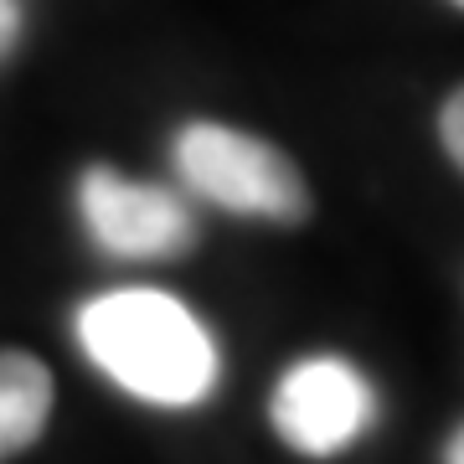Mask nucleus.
I'll use <instances>...</instances> for the list:
<instances>
[{"mask_svg":"<svg viewBox=\"0 0 464 464\" xmlns=\"http://www.w3.org/2000/svg\"><path fill=\"white\" fill-rule=\"evenodd\" d=\"M449 464H464V429L454 433V444H449Z\"/></svg>","mask_w":464,"mask_h":464,"instance_id":"nucleus-8","label":"nucleus"},{"mask_svg":"<svg viewBox=\"0 0 464 464\" xmlns=\"http://www.w3.org/2000/svg\"><path fill=\"white\" fill-rule=\"evenodd\" d=\"M21 36V0H0V57L16 47Z\"/></svg>","mask_w":464,"mask_h":464,"instance_id":"nucleus-7","label":"nucleus"},{"mask_svg":"<svg viewBox=\"0 0 464 464\" xmlns=\"http://www.w3.org/2000/svg\"><path fill=\"white\" fill-rule=\"evenodd\" d=\"M78 207L93 243L114 258H176L197 243V222L176 191L124 181L109 166H93L78 181Z\"/></svg>","mask_w":464,"mask_h":464,"instance_id":"nucleus-3","label":"nucleus"},{"mask_svg":"<svg viewBox=\"0 0 464 464\" xmlns=\"http://www.w3.org/2000/svg\"><path fill=\"white\" fill-rule=\"evenodd\" d=\"M454 5H459V11H464V0H454Z\"/></svg>","mask_w":464,"mask_h":464,"instance_id":"nucleus-9","label":"nucleus"},{"mask_svg":"<svg viewBox=\"0 0 464 464\" xmlns=\"http://www.w3.org/2000/svg\"><path fill=\"white\" fill-rule=\"evenodd\" d=\"M83 351L109 377L145 402L186 408L201 402L217 382V351L201 320L181 299L160 289H119L99 295L78 315Z\"/></svg>","mask_w":464,"mask_h":464,"instance_id":"nucleus-1","label":"nucleus"},{"mask_svg":"<svg viewBox=\"0 0 464 464\" xmlns=\"http://www.w3.org/2000/svg\"><path fill=\"white\" fill-rule=\"evenodd\" d=\"M52 418V372L26 351H0V464L32 449Z\"/></svg>","mask_w":464,"mask_h":464,"instance_id":"nucleus-5","label":"nucleus"},{"mask_svg":"<svg viewBox=\"0 0 464 464\" xmlns=\"http://www.w3.org/2000/svg\"><path fill=\"white\" fill-rule=\"evenodd\" d=\"M176 170L212 207L264 217L279 227H299L315 207L304 170L279 145L248 130H227V124H186L176 140Z\"/></svg>","mask_w":464,"mask_h":464,"instance_id":"nucleus-2","label":"nucleus"},{"mask_svg":"<svg viewBox=\"0 0 464 464\" xmlns=\"http://www.w3.org/2000/svg\"><path fill=\"white\" fill-rule=\"evenodd\" d=\"M372 423V387L341 356H310L289 366L274 387V429L289 449L325 459Z\"/></svg>","mask_w":464,"mask_h":464,"instance_id":"nucleus-4","label":"nucleus"},{"mask_svg":"<svg viewBox=\"0 0 464 464\" xmlns=\"http://www.w3.org/2000/svg\"><path fill=\"white\" fill-rule=\"evenodd\" d=\"M439 140H444L449 160L464 170V88H454L444 99V109H439Z\"/></svg>","mask_w":464,"mask_h":464,"instance_id":"nucleus-6","label":"nucleus"}]
</instances>
